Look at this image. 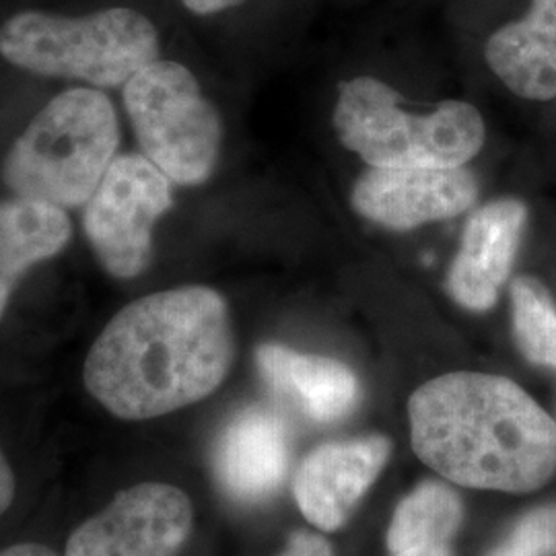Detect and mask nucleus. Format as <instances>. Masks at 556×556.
Masks as SVG:
<instances>
[{"label":"nucleus","mask_w":556,"mask_h":556,"mask_svg":"<svg viewBox=\"0 0 556 556\" xmlns=\"http://www.w3.org/2000/svg\"><path fill=\"white\" fill-rule=\"evenodd\" d=\"M13 498H15V478L7 457L0 452V516L11 507Z\"/></svg>","instance_id":"obj_20"},{"label":"nucleus","mask_w":556,"mask_h":556,"mask_svg":"<svg viewBox=\"0 0 556 556\" xmlns=\"http://www.w3.org/2000/svg\"><path fill=\"white\" fill-rule=\"evenodd\" d=\"M233 361L227 303L208 287L126 305L93 342L83 379L112 415L144 420L213 394Z\"/></svg>","instance_id":"obj_1"},{"label":"nucleus","mask_w":556,"mask_h":556,"mask_svg":"<svg viewBox=\"0 0 556 556\" xmlns=\"http://www.w3.org/2000/svg\"><path fill=\"white\" fill-rule=\"evenodd\" d=\"M388 456L390 441L386 438L321 445L301 464L295 478L301 514L319 530H337L379 477Z\"/></svg>","instance_id":"obj_12"},{"label":"nucleus","mask_w":556,"mask_h":556,"mask_svg":"<svg viewBox=\"0 0 556 556\" xmlns=\"http://www.w3.org/2000/svg\"><path fill=\"white\" fill-rule=\"evenodd\" d=\"M0 556H59L52 548L43 546V544H31V542H23V544H13L4 551H0Z\"/></svg>","instance_id":"obj_22"},{"label":"nucleus","mask_w":556,"mask_h":556,"mask_svg":"<svg viewBox=\"0 0 556 556\" xmlns=\"http://www.w3.org/2000/svg\"><path fill=\"white\" fill-rule=\"evenodd\" d=\"M334 126L346 149L386 169L462 167L484 144L475 105L443 101L431 114H408L396 91L371 77L340 85Z\"/></svg>","instance_id":"obj_4"},{"label":"nucleus","mask_w":556,"mask_h":556,"mask_svg":"<svg viewBox=\"0 0 556 556\" xmlns=\"http://www.w3.org/2000/svg\"><path fill=\"white\" fill-rule=\"evenodd\" d=\"M478 197L472 172L462 167H369L357 179L351 202L361 217L392 231H408L431 220L452 219Z\"/></svg>","instance_id":"obj_9"},{"label":"nucleus","mask_w":556,"mask_h":556,"mask_svg":"<svg viewBox=\"0 0 556 556\" xmlns=\"http://www.w3.org/2000/svg\"><path fill=\"white\" fill-rule=\"evenodd\" d=\"M108 96L71 89L50 101L13 144L4 181L20 199L80 206L93 197L118 149Z\"/></svg>","instance_id":"obj_3"},{"label":"nucleus","mask_w":556,"mask_h":556,"mask_svg":"<svg viewBox=\"0 0 556 556\" xmlns=\"http://www.w3.org/2000/svg\"><path fill=\"white\" fill-rule=\"evenodd\" d=\"M192 530V503L169 484L122 491L71 534L64 556H178Z\"/></svg>","instance_id":"obj_8"},{"label":"nucleus","mask_w":556,"mask_h":556,"mask_svg":"<svg viewBox=\"0 0 556 556\" xmlns=\"http://www.w3.org/2000/svg\"><path fill=\"white\" fill-rule=\"evenodd\" d=\"M256 363L268 388L314 422H337L357 406V378L338 361L264 344L256 353Z\"/></svg>","instance_id":"obj_13"},{"label":"nucleus","mask_w":556,"mask_h":556,"mask_svg":"<svg viewBox=\"0 0 556 556\" xmlns=\"http://www.w3.org/2000/svg\"><path fill=\"white\" fill-rule=\"evenodd\" d=\"M462 503L452 489L425 482L397 505L388 532L390 556H454Z\"/></svg>","instance_id":"obj_16"},{"label":"nucleus","mask_w":556,"mask_h":556,"mask_svg":"<svg viewBox=\"0 0 556 556\" xmlns=\"http://www.w3.org/2000/svg\"><path fill=\"white\" fill-rule=\"evenodd\" d=\"M491 71L523 100L556 98V0H532L523 20L501 27L484 50Z\"/></svg>","instance_id":"obj_14"},{"label":"nucleus","mask_w":556,"mask_h":556,"mask_svg":"<svg viewBox=\"0 0 556 556\" xmlns=\"http://www.w3.org/2000/svg\"><path fill=\"white\" fill-rule=\"evenodd\" d=\"M489 556H556V505L521 517Z\"/></svg>","instance_id":"obj_18"},{"label":"nucleus","mask_w":556,"mask_h":556,"mask_svg":"<svg viewBox=\"0 0 556 556\" xmlns=\"http://www.w3.org/2000/svg\"><path fill=\"white\" fill-rule=\"evenodd\" d=\"M174 204L169 178L153 161H112L85 206V231L103 268L116 278L140 275L151 260L153 227Z\"/></svg>","instance_id":"obj_7"},{"label":"nucleus","mask_w":556,"mask_h":556,"mask_svg":"<svg viewBox=\"0 0 556 556\" xmlns=\"http://www.w3.org/2000/svg\"><path fill=\"white\" fill-rule=\"evenodd\" d=\"M280 556H332L330 555V546L324 538L316 534H307V532H299L293 534L289 540L287 551Z\"/></svg>","instance_id":"obj_19"},{"label":"nucleus","mask_w":556,"mask_h":556,"mask_svg":"<svg viewBox=\"0 0 556 556\" xmlns=\"http://www.w3.org/2000/svg\"><path fill=\"white\" fill-rule=\"evenodd\" d=\"M526 220L528 206L517 199L489 202L468 220L447 277V291L459 305L472 312L495 305L516 264Z\"/></svg>","instance_id":"obj_10"},{"label":"nucleus","mask_w":556,"mask_h":556,"mask_svg":"<svg viewBox=\"0 0 556 556\" xmlns=\"http://www.w3.org/2000/svg\"><path fill=\"white\" fill-rule=\"evenodd\" d=\"M0 52L40 75L114 87L157 60L160 40L153 23L132 9H108L80 20L31 11L2 25Z\"/></svg>","instance_id":"obj_5"},{"label":"nucleus","mask_w":556,"mask_h":556,"mask_svg":"<svg viewBox=\"0 0 556 556\" xmlns=\"http://www.w3.org/2000/svg\"><path fill=\"white\" fill-rule=\"evenodd\" d=\"M71 239V220L56 204L17 199L0 202V319L20 278L56 256Z\"/></svg>","instance_id":"obj_15"},{"label":"nucleus","mask_w":556,"mask_h":556,"mask_svg":"<svg viewBox=\"0 0 556 556\" xmlns=\"http://www.w3.org/2000/svg\"><path fill=\"white\" fill-rule=\"evenodd\" d=\"M291 462V435L282 417L250 406L231 418L215 447V477L239 503H262L285 482Z\"/></svg>","instance_id":"obj_11"},{"label":"nucleus","mask_w":556,"mask_h":556,"mask_svg":"<svg viewBox=\"0 0 556 556\" xmlns=\"http://www.w3.org/2000/svg\"><path fill=\"white\" fill-rule=\"evenodd\" d=\"M243 0H184V4L199 15H211V13H219L229 7L241 4Z\"/></svg>","instance_id":"obj_21"},{"label":"nucleus","mask_w":556,"mask_h":556,"mask_svg":"<svg viewBox=\"0 0 556 556\" xmlns=\"http://www.w3.org/2000/svg\"><path fill=\"white\" fill-rule=\"evenodd\" d=\"M514 337L523 357L556 369V305L548 289L532 277L511 285Z\"/></svg>","instance_id":"obj_17"},{"label":"nucleus","mask_w":556,"mask_h":556,"mask_svg":"<svg viewBox=\"0 0 556 556\" xmlns=\"http://www.w3.org/2000/svg\"><path fill=\"white\" fill-rule=\"evenodd\" d=\"M408 413L418 457L456 484L530 493L556 472V422L511 379L441 376Z\"/></svg>","instance_id":"obj_2"},{"label":"nucleus","mask_w":556,"mask_h":556,"mask_svg":"<svg viewBox=\"0 0 556 556\" xmlns=\"http://www.w3.org/2000/svg\"><path fill=\"white\" fill-rule=\"evenodd\" d=\"M124 103L147 160L178 184L211 178L220 149V119L178 62L155 60L126 83Z\"/></svg>","instance_id":"obj_6"}]
</instances>
